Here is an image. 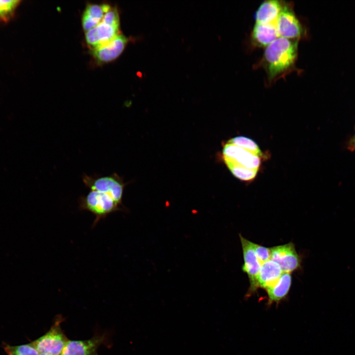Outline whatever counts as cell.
Here are the masks:
<instances>
[{
	"label": "cell",
	"mask_w": 355,
	"mask_h": 355,
	"mask_svg": "<svg viewBox=\"0 0 355 355\" xmlns=\"http://www.w3.org/2000/svg\"><path fill=\"white\" fill-rule=\"evenodd\" d=\"M222 155L232 175L244 181H251L256 178L264 157L258 144L245 136H237L226 142Z\"/></svg>",
	"instance_id": "obj_1"
},
{
	"label": "cell",
	"mask_w": 355,
	"mask_h": 355,
	"mask_svg": "<svg viewBox=\"0 0 355 355\" xmlns=\"http://www.w3.org/2000/svg\"><path fill=\"white\" fill-rule=\"evenodd\" d=\"M297 51V41L281 37L266 46L263 59L269 79L273 80L292 68Z\"/></svg>",
	"instance_id": "obj_2"
},
{
	"label": "cell",
	"mask_w": 355,
	"mask_h": 355,
	"mask_svg": "<svg viewBox=\"0 0 355 355\" xmlns=\"http://www.w3.org/2000/svg\"><path fill=\"white\" fill-rule=\"evenodd\" d=\"M78 203L80 210L89 211L95 215L92 227L110 213L123 209L109 195L97 190H90L86 195L80 197Z\"/></svg>",
	"instance_id": "obj_3"
},
{
	"label": "cell",
	"mask_w": 355,
	"mask_h": 355,
	"mask_svg": "<svg viewBox=\"0 0 355 355\" xmlns=\"http://www.w3.org/2000/svg\"><path fill=\"white\" fill-rule=\"evenodd\" d=\"M82 180L90 190H97L109 195L118 205L123 206L122 197L127 184L123 178L116 173L108 176L84 174Z\"/></svg>",
	"instance_id": "obj_4"
},
{
	"label": "cell",
	"mask_w": 355,
	"mask_h": 355,
	"mask_svg": "<svg viewBox=\"0 0 355 355\" xmlns=\"http://www.w3.org/2000/svg\"><path fill=\"white\" fill-rule=\"evenodd\" d=\"M59 320L42 336L31 344L39 354L60 355L68 341L60 326Z\"/></svg>",
	"instance_id": "obj_5"
},
{
	"label": "cell",
	"mask_w": 355,
	"mask_h": 355,
	"mask_svg": "<svg viewBox=\"0 0 355 355\" xmlns=\"http://www.w3.org/2000/svg\"><path fill=\"white\" fill-rule=\"evenodd\" d=\"M242 245L244 263L243 270L248 276L250 286L248 294L250 295L258 289L257 279L261 263L255 254L253 243L239 235Z\"/></svg>",
	"instance_id": "obj_6"
},
{
	"label": "cell",
	"mask_w": 355,
	"mask_h": 355,
	"mask_svg": "<svg viewBox=\"0 0 355 355\" xmlns=\"http://www.w3.org/2000/svg\"><path fill=\"white\" fill-rule=\"evenodd\" d=\"M270 250V259L278 264L283 272L290 273L300 267V257L292 242L275 246Z\"/></svg>",
	"instance_id": "obj_7"
},
{
	"label": "cell",
	"mask_w": 355,
	"mask_h": 355,
	"mask_svg": "<svg viewBox=\"0 0 355 355\" xmlns=\"http://www.w3.org/2000/svg\"><path fill=\"white\" fill-rule=\"evenodd\" d=\"M279 37L295 39L302 34L301 25L292 10L283 6L276 20Z\"/></svg>",
	"instance_id": "obj_8"
},
{
	"label": "cell",
	"mask_w": 355,
	"mask_h": 355,
	"mask_svg": "<svg viewBox=\"0 0 355 355\" xmlns=\"http://www.w3.org/2000/svg\"><path fill=\"white\" fill-rule=\"evenodd\" d=\"M119 27L101 21L96 26L85 32V39L92 49H97L108 44L119 35Z\"/></svg>",
	"instance_id": "obj_9"
},
{
	"label": "cell",
	"mask_w": 355,
	"mask_h": 355,
	"mask_svg": "<svg viewBox=\"0 0 355 355\" xmlns=\"http://www.w3.org/2000/svg\"><path fill=\"white\" fill-rule=\"evenodd\" d=\"M129 39L119 34L106 45L92 49V54L99 63H107L116 59L123 52Z\"/></svg>",
	"instance_id": "obj_10"
},
{
	"label": "cell",
	"mask_w": 355,
	"mask_h": 355,
	"mask_svg": "<svg viewBox=\"0 0 355 355\" xmlns=\"http://www.w3.org/2000/svg\"><path fill=\"white\" fill-rule=\"evenodd\" d=\"M103 340L99 336L86 340H68L60 355H97Z\"/></svg>",
	"instance_id": "obj_11"
},
{
	"label": "cell",
	"mask_w": 355,
	"mask_h": 355,
	"mask_svg": "<svg viewBox=\"0 0 355 355\" xmlns=\"http://www.w3.org/2000/svg\"><path fill=\"white\" fill-rule=\"evenodd\" d=\"M279 37L276 21L267 23L256 22L251 34L252 43L260 47H266Z\"/></svg>",
	"instance_id": "obj_12"
},
{
	"label": "cell",
	"mask_w": 355,
	"mask_h": 355,
	"mask_svg": "<svg viewBox=\"0 0 355 355\" xmlns=\"http://www.w3.org/2000/svg\"><path fill=\"white\" fill-rule=\"evenodd\" d=\"M280 266L270 259L261 264L257 279V285L267 289L274 284L283 273Z\"/></svg>",
	"instance_id": "obj_13"
},
{
	"label": "cell",
	"mask_w": 355,
	"mask_h": 355,
	"mask_svg": "<svg viewBox=\"0 0 355 355\" xmlns=\"http://www.w3.org/2000/svg\"><path fill=\"white\" fill-rule=\"evenodd\" d=\"M110 8L107 4H88L82 15V25L84 31L86 32L98 25Z\"/></svg>",
	"instance_id": "obj_14"
},
{
	"label": "cell",
	"mask_w": 355,
	"mask_h": 355,
	"mask_svg": "<svg viewBox=\"0 0 355 355\" xmlns=\"http://www.w3.org/2000/svg\"><path fill=\"white\" fill-rule=\"evenodd\" d=\"M290 273L283 272L278 281L266 289L268 299V304H278L287 295L291 285Z\"/></svg>",
	"instance_id": "obj_15"
},
{
	"label": "cell",
	"mask_w": 355,
	"mask_h": 355,
	"mask_svg": "<svg viewBox=\"0 0 355 355\" xmlns=\"http://www.w3.org/2000/svg\"><path fill=\"white\" fill-rule=\"evenodd\" d=\"M283 6L279 1L276 0L264 1L255 12L256 22L267 23L276 21Z\"/></svg>",
	"instance_id": "obj_16"
},
{
	"label": "cell",
	"mask_w": 355,
	"mask_h": 355,
	"mask_svg": "<svg viewBox=\"0 0 355 355\" xmlns=\"http://www.w3.org/2000/svg\"><path fill=\"white\" fill-rule=\"evenodd\" d=\"M5 351L8 355H39V353L31 344L17 346H7Z\"/></svg>",
	"instance_id": "obj_17"
},
{
	"label": "cell",
	"mask_w": 355,
	"mask_h": 355,
	"mask_svg": "<svg viewBox=\"0 0 355 355\" xmlns=\"http://www.w3.org/2000/svg\"><path fill=\"white\" fill-rule=\"evenodd\" d=\"M19 3L20 1L16 0H0V19L8 20L13 14Z\"/></svg>",
	"instance_id": "obj_18"
},
{
	"label": "cell",
	"mask_w": 355,
	"mask_h": 355,
	"mask_svg": "<svg viewBox=\"0 0 355 355\" xmlns=\"http://www.w3.org/2000/svg\"><path fill=\"white\" fill-rule=\"evenodd\" d=\"M256 256L261 264L271 258L270 248H266L253 243Z\"/></svg>",
	"instance_id": "obj_19"
},
{
	"label": "cell",
	"mask_w": 355,
	"mask_h": 355,
	"mask_svg": "<svg viewBox=\"0 0 355 355\" xmlns=\"http://www.w3.org/2000/svg\"><path fill=\"white\" fill-rule=\"evenodd\" d=\"M102 21L112 26L119 27V16L117 8H111L105 14Z\"/></svg>",
	"instance_id": "obj_20"
},
{
	"label": "cell",
	"mask_w": 355,
	"mask_h": 355,
	"mask_svg": "<svg viewBox=\"0 0 355 355\" xmlns=\"http://www.w3.org/2000/svg\"><path fill=\"white\" fill-rule=\"evenodd\" d=\"M349 148L351 150L355 151V134L351 139L349 143Z\"/></svg>",
	"instance_id": "obj_21"
},
{
	"label": "cell",
	"mask_w": 355,
	"mask_h": 355,
	"mask_svg": "<svg viewBox=\"0 0 355 355\" xmlns=\"http://www.w3.org/2000/svg\"><path fill=\"white\" fill-rule=\"evenodd\" d=\"M39 355H51L46 354H40Z\"/></svg>",
	"instance_id": "obj_22"
}]
</instances>
